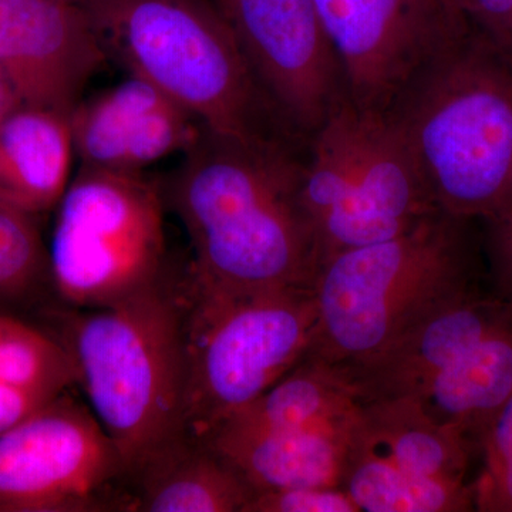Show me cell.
Masks as SVG:
<instances>
[{
	"instance_id": "1",
	"label": "cell",
	"mask_w": 512,
	"mask_h": 512,
	"mask_svg": "<svg viewBox=\"0 0 512 512\" xmlns=\"http://www.w3.org/2000/svg\"><path fill=\"white\" fill-rule=\"evenodd\" d=\"M163 185L183 222L195 285L212 291L311 288L318 244L302 202L303 163L281 138L202 131Z\"/></svg>"
},
{
	"instance_id": "2",
	"label": "cell",
	"mask_w": 512,
	"mask_h": 512,
	"mask_svg": "<svg viewBox=\"0 0 512 512\" xmlns=\"http://www.w3.org/2000/svg\"><path fill=\"white\" fill-rule=\"evenodd\" d=\"M184 266L107 308L55 306L40 318L72 360L76 386L119 448L130 477L185 431Z\"/></svg>"
},
{
	"instance_id": "3",
	"label": "cell",
	"mask_w": 512,
	"mask_h": 512,
	"mask_svg": "<svg viewBox=\"0 0 512 512\" xmlns=\"http://www.w3.org/2000/svg\"><path fill=\"white\" fill-rule=\"evenodd\" d=\"M387 116L437 207L483 221L512 180V60L470 25L416 67Z\"/></svg>"
},
{
	"instance_id": "4",
	"label": "cell",
	"mask_w": 512,
	"mask_h": 512,
	"mask_svg": "<svg viewBox=\"0 0 512 512\" xmlns=\"http://www.w3.org/2000/svg\"><path fill=\"white\" fill-rule=\"evenodd\" d=\"M474 220L440 211L396 237L348 249L313 282L318 323L309 356L362 365L448 303L483 285Z\"/></svg>"
},
{
	"instance_id": "5",
	"label": "cell",
	"mask_w": 512,
	"mask_h": 512,
	"mask_svg": "<svg viewBox=\"0 0 512 512\" xmlns=\"http://www.w3.org/2000/svg\"><path fill=\"white\" fill-rule=\"evenodd\" d=\"M107 55L190 111L205 130L255 140L272 113L214 0H79Z\"/></svg>"
},
{
	"instance_id": "6",
	"label": "cell",
	"mask_w": 512,
	"mask_h": 512,
	"mask_svg": "<svg viewBox=\"0 0 512 512\" xmlns=\"http://www.w3.org/2000/svg\"><path fill=\"white\" fill-rule=\"evenodd\" d=\"M360 400H409L476 447L512 393V303L488 284L448 303L390 348L342 369Z\"/></svg>"
},
{
	"instance_id": "7",
	"label": "cell",
	"mask_w": 512,
	"mask_h": 512,
	"mask_svg": "<svg viewBox=\"0 0 512 512\" xmlns=\"http://www.w3.org/2000/svg\"><path fill=\"white\" fill-rule=\"evenodd\" d=\"M185 282V431L207 439L309 355L318 311L311 288L212 291L187 269Z\"/></svg>"
},
{
	"instance_id": "8",
	"label": "cell",
	"mask_w": 512,
	"mask_h": 512,
	"mask_svg": "<svg viewBox=\"0 0 512 512\" xmlns=\"http://www.w3.org/2000/svg\"><path fill=\"white\" fill-rule=\"evenodd\" d=\"M308 140L301 194L320 265L441 211L386 111L362 109L346 96Z\"/></svg>"
},
{
	"instance_id": "9",
	"label": "cell",
	"mask_w": 512,
	"mask_h": 512,
	"mask_svg": "<svg viewBox=\"0 0 512 512\" xmlns=\"http://www.w3.org/2000/svg\"><path fill=\"white\" fill-rule=\"evenodd\" d=\"M163 184L144 173L82 167L56 207L50 275L60 306L117 305L173 268Z\"/></svg>"
},
{
	"instance_id": "10",
	"label": "cell",
	"mask_w": 512,
	"mask_h": 512,
	"mask_svg": "<svg viewBox=\"0 0 512 512\" xmlns=\"http://www.w3.org/2000/svg\"><path fill=\"white\" fill-rule=\"evenodd\" d=\"M362 402L333 367H293L207 440L242 471L256 494L295 487H342Z\"/></svg>"
},
{
	"instance_id": "11",
	"label": "cell",
	"mask_w": 512,
	"mask_h": 512,
	"mask_svg": "<svg viewBox=\"0 0 512 512\" xmlns=\"http://www.w3.org/2000/svg\"><path fill=\"white\" fill-rule=\"evenodd\" d=\"M131 477L89 404L69 392L0 434V512H131Z\"/></svg>"
},
{
	"instance_id": "12",
	"label": "cell",
	"mask_w": 512,
	"mask_h": 512,
	"mask_svg": "<svg viewBox=\"0 0 512 512\" xmlns=\"http://www.w3.org/2000/svg\"><path fill=\"white\" fill-rule=\"evenodd\" d=\"M474 458L471 441L409 400H367L342 487L360 512L474 511Z\"/></svg>"
},
{
	"instance_id": "13",
	"label": "cell",
	"mask_w": 512,
	"mask_h": 512,
	"mask_svg": "<svg viewBox=\"0 0 512 512\" xmlns=\"http://www.w3.org/2000/svg\"><path fill=\"white\" fill-rule=\"evenodd\" d=\"M225 16L269 107L311 137L348 96L315 0H229Z\"/></svg>"
},
{
	"instance_id": "14",
	"label": "cell",
	"mask_w": 512,
	"mask_h": 512,
	"mask_svg": "<svg viewBox=\"0 0 512 512\" xmlns=\"http://www.w3.org/2000/svg\"><path fill=\"white\" fill-rule=\"evenodd\" d=\"M338 57L346 93L362 109L386 111L416 67L467 20L436 0H315Z\"/></svg>"
},
{
	"instance_id": "15",
	"label": "cell",
	"mask_w": 512,
	"mask_h": 512,
	"mask_svg": "<svg viewBox=\"0 0 512 512\" xmlns=\"http://www.w3.org/2000/svg\"><path fill=\"white\" fill-rule=\"evenodd\" d=\"M107 57L79 0H0V70L23 103L70 114Z\"/></svg>"
},
{
	"instance_id": "16",
	"label": "cell",
	"mask_w": 512,
	"mask_h": 512,
	"mask_svg": "<svg viewBox=\"0 0 512 512\" xmlns=\"http://www.w3.org/2000/svg\"><path fill=\"white\" fill-rule=\"evenodd\" d=\"M74 151L82 167L144 173L148 165L187 151L204 126L170 97L133 76L70 111Z\"/></svg>"
},
{
	"instance_id": "17",
	"label": "cell",
	"mask_w": 512,
	"mask_h": 512,
	"mask_svg": "<svg viewBox=\"0 0 512 512\" xmlns=\"http://www.w3.org/2000/svg\"><path fill=\"white\" fill-rule=\"evenodd\" d=\"M70 114L16 99L0 111V202L39 218L70 183Z\"/></svg>"
},
{
	"instance_id": "18",
	"label": "cell",
	"mask_w": 512,
	"mask_h": 512,
	"mask_svg": "<svg viewBox=\"0 0 512 512\" xmlns=\"http://www.w3.org/2000/svg\"><path fill=\"white\" fill-rule=\"evenodd\" d=\"M131 512H247L255 488L207 439L165 444L131 477Z\"/></svg>"
},
{
	"instance_id": "19",
	"label": "cell",
	"mask_w": 512,
	"mask_h": 512,
	"mask_svg": "<svg viewBox=\"0 0 512 512\" xmlns=\"http://www.w3.org/2000/svg\"><path fill=\"white\" fill-rule=\"evenodd\" d=\"M0 382L49 403L76 386V373L45 326L0 311Z\"/></svg>"
},
{
	"instance_id": "20",
	"label": "cell",
	"mask_w": 512,
	"mask_h": 512,
	"mask_svg": "<svg viewBox=\"0 0 512 512\" xmlns=\"http://www.w3.org/2000/svg\"><path fill=\"white\" fill-rule=\"evenodd\" d=\"M59 306L50 275L49 248L37 218L0 202V311L35 312Z\"/></svg>"
},
{
	"instance_id": "21",
	"label": "cell",
	"mask_w": 512,
	"mask_h": 512,
	"mask_svg": "<svg viewBox=\"0 0 512 512\" xmlns=\"http://www.w3.org/2000/svg\"><path fill=\"white\" fill-rule=\"evenodd\" d=\"M480 468L474 504L481 512H512V393L485 423L476 441Z\"/></svg>"
},
{
	"instance_id": "22",
	"label": "cell",
	"mask_w": 512,
	"mask_h": 512,
	"mask_svg": "<svg viewBox=\"0 0 512 512\" xmlns=\"http://www.w3.org/2000/svg\"><path fill=\"white\" fill-rule=\"evenodd\" d=\"M247 512H360L343 487H295L255 495Z\"/></svg>"
},
{
	"instance_id": "23",
	"label": "cell",
	"mask_w": 512,
	"mask_h": 512,
	"mask_svg": "<svg viewBox=\"0 0 512 512\" xmlns=\"http://www.w3.org/2000/svg\"><path fill=\"white\" fill-rule=\"evenodd\" d=\"M483 254L488 284L512 303V218L493 215L483 220Z\"/></svg>"
},
{
	"instance_id": "24",
	"label": "cell",
	"mask_w": 512,
	"mask_h": 512,
	"mask_svg": "<svg viewBox=\"0 0 512 512\" xmlns=\"http://www.w3.org/2000/svg\"><path fill=\"white\" fill-rule=\"evenodd\" d=\"M466 18L478 36L512 60V0H473Z\"/></svg>"
},
{
	"instance_id": "25",
	"label": "cell",
	"mask_w": 512,
	"mask_h": 512,
	"mask_svg": "<svg viewBox=\"0 0 512 512\" xmlns=\"http://www.w3.org/2000/svg\"><path fill=\"white\" fill-rule=\"evenodd\" d=\"M46 402L0 382V434L35 413Z\"/></svg>"
},
{
	"instance_id": "26",
	"label": "cell",
	"mask_w": 512,
	"mask_h": 512,
	"mask_svg": "<svg viewBox=\"0 0 512 512\" xmlns=\"http://www.w3.org/2000/svg\"><path fill=\"white\" fill-rule=\"evenodd\" d=\"M440 9L448 16V18L456 20H467V10L470 8L473 0H436Z\"/></svg>"
},
{
	"instance_id": "27",
	"label": "cell",
	"mask_w": 512,
	"mask_h": 512,
	"mask_svg": "<svg viewBox=\"0 0 512 512\" xmlns=\"http://www.w3.org/2000/svg\"><path fill=\"white\" fill-rule=\"evenodd\" d=\"M15 100L16 96L13 94L12 89H10L5 74L0 70V111L5 110Z\"/></svg>"
},
{
	"instance_id": "28",
	"label": "cell",
	"mask_w": 512,
	"mask_h": 512,
	"mask_svg": "<svg viewBox=\"0 0 512 512\" xmlns=\"http://www.w3.org/2000/svg\"><path fill=\"white\" fill-rule=\"evenodd\" d=\"M494 215H504V217L512 218V180L510 188H508L507 195H505L503 205H501L500 210L495 212ZM491 217H493V215H491Z\"/></svg>"
},
{
	"instance_id": "29",
	"label": "cell",
	"mask_w": 512,
	"mask_h": 512,
	"mask_svg": "<svg viewBox=\"0 0 512 512\" xmlns=\"http://www.w3.org/2000/svg\"><path fill=\"white\" fill-rule=\"evenodd\" d=\"M214 3L218 6V8H220L221 12L224 13V15L225 13H227L229 0H214Z\"/></svg>"
}]
</instances>
